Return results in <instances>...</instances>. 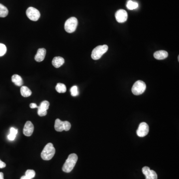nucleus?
I'll return each mask as SVG.
<instances>
[{"instance_id":"nucleus-1","label":"nucleus","mask_w":179,"mask_h":179,"mask_svg":"<svg viewBox=\"0 0 179 179\" xmlns=\"http://www.w3.org/2000/svg\"><path fill=\"white\" fill-rule=\"evenodd\" d=\"M78 156L76 154H71L69 155L62 167L63 172L70 173L74 169L78 161Z\"/></svg>"},{"instance_id":"nucleus-2","label":"nucleus","mask_w":179,"mask_h":179,"mask_svg":"<svg viewBox=\"0 0 179 179\" xmlns=\"http://www.w3.org/2000/svg\"><path fill=\"white\" fill-rule=\"evenodd\" d=\"M55 153V149L51 143H48L45 146L41 153V157L44 160H50Z\"/></svg>"},{"instance_id":"nucleus-3","label":"nucleus","mask_w":179,"mask_h":179,"mask_svg":"<svg viewBox=\"0 0 179 179\" xmlns=\"http://www.w3.org/2000/svg\"><path fill=\"white\" fill-rule=\"evenodd\" d=\"M108 50V46L107 45H100L96 47L93 50L91 57L94 60H98L101 58L103 54Z\"/></svg>"},{"instance_id":"nucleus-4","label":"nucleus","mask_w":179,"mask_h":179,"mask_svg":"<svg viewBox=\"0 0 179 179\" xmlns=\"http://www.w3.org/2000/svg\"><path fill=\"white\" fill-rule=\"evenodd\" d=\"M78 23V20L76 18L71 17L68 19L65 23V30L68 33L73 32L76 30Z\"/></svg>"},{"instance_id":"nucleus-5","label":"nucleus","mask_w":179,"mask_h":179,"mask_svg":"<svg viewBox=\"0 0 179 179\" xmlns=\"http://www.w3.org/2000/svg\"><path fill=\"white\" fill-rule=\"evenodd\" d=\"M146 85L144 82L138 80L133 84L131 91L134 95H141L146 90Z\"/></svg>"},{"instance_id":"nucleus-6","label":"nucleus","mask_w":179,"mask_h":179,"mask_svg":"<svg viewBox=\"0 0 179 179\" xmlns=\"http://www.w3.org/2000/svg\"><path fill=\"white\" fill-rule=\"evenodd\" d=\"M26 14L28 18L32 21H37L41 17V14L39 10L33 7H28L26 11Z\"/></svg>"},{"instance_id":"nucleus-7","label":"nucleus","mask_w":179,"mask_h":179,"mask_svg":"<svg viewBox=\"0 0 179 179\" xmlns=\"http://www.w3.org/2000/svg\"><path fill=\"white\" fill-rule=\"evenodd\" d=\"M149 128L147 124L144 122H141L139 124L138 128L137 130V135L139 137H143L148 134V133L149 132Z\"/></svg>"},{"instance_id":"nucleus-8","label":"nucleus","mask_w":179,"mask_h":179,"mask_svg":"<svg viewBox=\"0 0 179 179\" xmlns=\"http://www.w3.org/2000/svg\"><path fill=\"white\" fill-rule=\"evenodd\" d=\"M116 20L119 23L126 22L128 19V13L124 9H120L116 11L115 15Z\"/></svg>"},{"instance_id":"nucleus-9","label":"nucleus","mask_w":179,"mask_h":179,"mask_svg":"<svg viewBox=\"0 0 179 179\" xmlns=\"http://www.w3.org/2000/svg\"><path fill=\"white\" fill-rule=\"evenodd\" d=\"M142 173L144 174L146 179H157L158 176L156 172L150 169L148 167L145 166L142 168Z\"/></svg>"},{"instance_id":"nucleus-10","label":"nucleus","mask_w":179,"mask_h":179,"mask_svg":"<svg viewBox=\"0 0 179 179\" xmlns=\"http://www.w3.org/2000/svg\"><path fill=\"white\" fill-rule=\"evenodd\" d=\"M34 130V126L32 122L30 121L26 122L23 129V133L26 136H30L33 133Z\"/></svg>"},{"instance_id":"nucleus-11","label":"nucleus","mask_w":179,"mask_h":179,"mask_svg":"<svg viewBox=\"0 0 179 179\" xmlns=\"http://www.w3.org/2000/svg\"><path fill=\"white\" fill-rule=\"evenodd\" d=\"M46 49L44 48H39L37 50V53L35 55V61L38 62H41L45 59L46 55Z\"/></svg>"},{"instance_id":"nucleus-12","label":"nucleus","mask_w":179,"mask_h":179,"mask_svg":"<svg viewBox=\"0 0 179 179\" xmlns=\"http://www.w3.org/2000/svg\"><path fill=\"white\" fill-rule=\"evenodd\" d=\"M64 62L65 60L64 58L60 56L54 58L52 61V64L53 65V66L56 68L60 67L62 65H63Z\"/></svg>"},{"instance_id":"nucleus-13","label":"nucleus","mask_w":179,"mask_h":179,"mask_svg":"<svg viewBox=\"0 0 179 179\" xmlns=\"http://www.w3.org/2000/svg\"><path fill=\"white\" fill-rule=\"evenodd\" d=\"M168 56V53L164 50H159L155 52L154 57L157 60H163Z\"/></svg>"},{"instance_id":"nucleus-14","label":"nucleus","mask_w":179,"mask_h":179,"mask_svg":"<svg viewBox=\"0 0 179 179\" xmlns=\"http://www.w3.org/2000/svg\"><path fill=\"white\" fill-rule=\"evenodd\" d=\"M54 128L56 131H58V132H61L64 130V122L61 121L58 118L56 119L55 122Z\"/></svg>"},{"instance_id":"nucleus-15","label":"nucleus","mask_w":179,"mask_h":179,"mask_svg":"<svg viewBox=\"0 0 179 179\" xmlns=\"http://www.w3.org/2000/svg\"><path fill=\"white\" fill-rule=\"evenodd\" d=\"M11 81L15 85L18 86H22L23 85V80L22 78L19 75L15 74L11 77Z\"/></svg>"},{"instance_id":"nucleus-16","label":"nucleus","mask_w":179,"mask_h":179,"mask_svg":"<svg viewBox=\"0 0 179 179\" xmlns=\"http://www.w3.org/2000/svg\"><path fill=\"white\" fill-rule=\"evenodd\" d=\"M20 94L24 97H28L32 95V92L28 87L22 86L20 88Z\"/></svg>"},{"instance_id":"nucleus-17","label":"nucleus","mask_w":179,"mask_h":179,"mask_svg":"<svg viewBox=\"0 0 179 179\" xmlns=\"http://www.w3.org/2000/svg\"><path fill=\"white\" fill-rule=\"evenodd\" d=\"M9 14V11L7 8L3 5L0 4V17L5 18L7 17Z\"/></svg>"},{"instance_id":"nucleus-18","label":"nucleus","mask_w":179,"mask_h":179,"mask_svg":"<svg viewBox=\"0 0 179 179\" xmlns=\"http://www.w3.org/2000/svg\"><path fill=\"white\" fill-rule=\"evenodd\" d=\"M49 103L47 101H44L41 102L40 105L38 107V109L41 110V111H47V110L49 109Z\"/></svg>"},{"instance_id":"nucleus-19","label":"nucleus","mask_w":179,"mask_h":179,"mask_svg":"<svg viewBox=\"0 0 179 179\" xmlns=\"http://www.w3.org/2000/svg\"><path fill=\"white\" fill-rule=\"evenodd\" d=\"M55 89L59 93H64L67 90L66 86L62 83H58L56 86Z\"/></svg>"},{"instance_id":"nucleus-20","label":"nucleus","mask_w":179,"mask_h":179,"mask_svg":"<svg viewBox=\"0 0 179 179\" xmlns=\"http://www.w3.org/2000/svg\"><path fill=\"white\" fill-rule=\"evenodd\" d=\"M126 7H128V9L133 10L138 7V4L136 2H133L132 1L130 0L128 1Z\"/></svg>"},{"instance_id":"nucleus-21","label":"nucleus","mask_w":179,"mask_h":179,"mask_svg":"<svg viewBox=\"0 0 179 179\" xmlns=\"http://www.w3.org/2000/svg\"><path fill=\"white\" fill-rule=\"evenodd\" d=\"M25 175L29 178L30 179H33L35 177V171L33 170H28L26 171Z\"/></svg>"},{"instance_id":"nucleus-22","label":"nucleus","mask_w":179,"mask_h":179,"mask_svg":"<svg viewBox=\"0 0 179 179\" xmlns=\"http://www.w3.org/2000/svg\"><path fill=\"white\" fill-rule=\"evenodd\" d=\"M71 94L73 97H76L79 95V92H78V89L77 86H74L73 87H71L70 89Z\"/></svg>"},{"instance_id":"nucleus-23","label":"nucleus","mask_w":179,"mask_h":179,"mask_svg":"<svg viewBox=\"0 0 179 179\" xmlns=\"http://www.w3.org/2000/svg\"><path fill=\"white\" fill-rule=\"evenodd\" d=\"M6 52L7 47L6 45L3 43H0V57L4 55L6 53Z\"/></svg>"},{"instance_id":"nucleus-24","label":"nucleus","mask_w":179,"mask_h":179,"mask_svg":"<svg viewBox=\"0 0 179 179\" xmlns=\"http://www.w3.org/2000/svg\"><path fill=\"white\" fill-rule=\"evenodd\" d=\"M71 125L69 122L68 121H64V130L68 131L70 129Z\"/></svg>"},{"instance_id":"nucleus-25","label":"nucleus","mask_w":179,"mask_h":179,"mask_svg":"<svg viewBox=\"0 0 179 179\" xmlns=\"http://www.w3.org/2000/svg\"><path fill=\"white\" fill-rule=\"evenodd\" d=\"M47 111H41V110H39L38 109V111H37V113L39 115V116H46L47 115Z\"/></svg>"},{"instance_id":"nucleus-26","label":"nucleus","mask_w":179,"mask_h":179,"mask_svg":"<svg viewBox=\"0 0 179 179\" xmlns=\"http://www.w3.org/2000/svg\"><path fill=\"white\" fill-rule=\"evenodd\" d=\"M10 133H11L12 134L15 135H16L18 133V129H16L15 128H11L10 129Z\"/></svg>"},{"instance_id":"nucleus-27","label":"nucleus","mask_w":179,"mask_h":179,"mask_svg":"<svg viewBox=\"0 0 179 179\" xmlns=\"http://www.w3.org/2000/svg\"><path fill=\"white\" fill-rule=\"evenodd\" d=\"M16 135L12 134L11 133H9V134L7 135V138L9 139V140H14L15 138H16Z\"/></svg>"},{"instance_id":"nucleus-28","label":"nucleus","mask_w":179,"mask_h":179,"mask_svg":"<svg viewBox=\"0 0 179 179\" xmlns=\"http://www.w3.org/2000/svg\"><path fill=\"white\" fill-rule=\"evenodd\" d=\"M6 163H4V162H3V161L1 160V159H0V169L5 168V167H6Z\"/></svg>"},{"instance_id":"nucleus-29","label":"nucleus","mask_w":179,"mask_h":179,"mask_svg":"<svg viewBox=\"0 0 179 179\" xmlns=\"http://www.w3.org/2000/svg\"><path fill=\"white\" fill-rule=\"evenodd\" d=\"M30 107L31 109H34V108H37L38 106L35 103H32L30 104Z\"/></svg>"},{"instance_id":"nucleus-30","label":"nucleus","mask_w":179,"mask_h":179,"mask_svg":"<svg viewBox=\"0 0 179 179\" xmlns=\"http://www.w3.org/2000/svg\"><path fill=\"white\" fill-rule=\"evenodd\" d=\"M0 179H4V174L2 172H0Z\"/></svg>"},{"instance_id":"nucleus-31","label":"nucleus","mask_w":179,"mask_h":179,"mask_svg":"<svg viewBox=\"0 0 179 179\" xmlns=\"http://www.w3.org/2000/svg\"><path fill=\"white\" fill-rule=\"evenodd\" d=\"M20 179H30L29 178H28L27 176H26V175L23 176L22 177L20 178Z\"/></svg>"}]
</instances>
